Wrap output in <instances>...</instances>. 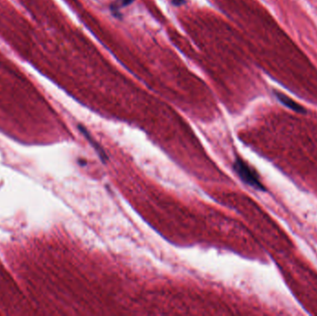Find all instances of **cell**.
Segmentation results:
<instances>
[{
  "label": "cell",
  "mask_w": 317,
  "mask_h": 316,
  "mask_svg": "<svg viewBox=\"0 0 317 316\" xmlns=\"http://www.w3.org/2000/svg\"><path fill=\"white\" fill-rule=\"evenodd\" d=\"M274 94H276V96L278 97V100L282 103L283 105H285L286 107H288V109H290V110H292V111L298 112V113H306L305 108H303L299 103L294 101L292 98H290L288 96L284 95L283 93L274 92Z\"/></svg>",
  "instance_id": "2"
},
{
  "label": "cell",
  "mask_w": 317,
  "mask_h": 316,
  "mask_svg": "<svg viewBox=\"0 0 317 316\" xmlns=\"http://www.w3.org/2000/svg\"><path fill=\"white\" fill-rule=\"evenodd\" d=\"M235 172L239 175V178L244 182L245 184L250 185L256 190L265 191L264 185L259 178L256 172L245 162L242 159L238 158L233 164Z\"/></svg>",
  "instance_id": "1"
}]
</instances>
